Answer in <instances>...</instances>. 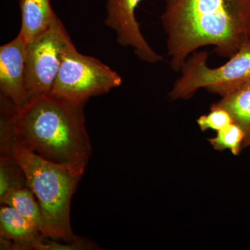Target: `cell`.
<instances>
[{"mask_svg":"<svg viewBox=\"0 0 250 250\" xmlns=\"http://www.w3.org/2000/svg\"><path fill=\"white\" fill-rule=\"evenodd\" d=\"M161 21L174 71L205 46L231 58L250 43V0H165Z\"/></svg>","mask_w":250,"mask_h":250,"instance_id":"1","label":"cell"},{"mask_svg":"<svg viewBox=\"0 0 250 250\" xmlns=\"http://www.w3.org/2000/svg\"><path fill=\"white\" fill-rule=\"evenodd\" d=\"M84 104L45 94L11 117L12 139L45 160L84 173L92 155Z\"/></svg>","mask_w":250,"mask_h":250,"instance_id":"2","label":"cell"},{"mask_svg":"<svg viewBox=\"0 0 250 250\" xmlns=\"http://www.w3.org/2000/svg\"><path fill=\"white\" fill-rule=\"evenodd\" d=\"M11 151L25 174L27 187L40 205L42 236L65 243L75 241L77 236L70 224V205L83 173L45 160L13 139Z\"/></svg>","mask_w":250,"mask_h":250,"instance_id":"3","label":"cell"},{"mask_svg":"<svg viewBox=\"0 0 250 250\" xmlns=\"http://www.w3.org/2000/svg\"><path fill=\"white\" fill-rule=\"evenodd\" d=\"M208 55L205 51L195 52L187 59L180 70L182 76L169 93L171 100H187L202 88L223 97L250 82V43L220 67H208Z\"/></svg>","mask_w":250,"mask_h":250,"instance_id":"4","label":"cell"},{"mask_svg":"<svg viewBox=\"0 0 250 250\" xmlns=\"http://www.w3.org/2000/svg\"><path fill=\"white\" fill-rule=\"evenodd\" d=\"M75 45L58 16L26 43L25 82L29 102L52 92L64 56Z\"/></svg>","mask_w":250,"mask_h":250,"instance_id":"5","label":"cell"},{"mask_svg":"<svg viewBox=\"0 0 250 250\" xmlns=\"http://www.w3.org/2000/svg\"><path fill=\"white\" fill-rule=\"evenodd\" d=\"M122 82L114 70L74 47L64 56L51 93L71 103L85 104L91 97L120 86Z\"/></svg>","mask_w":250,"mask_h":250,"instance_id":"6","label":"cell"},{"mask_svg":"<svg viewBox=\"0 0 250 250\" xmlns=\"http://www.w3.org/2000/svg\"><path fill=\"white\" fill-rule=\"evenodd\" d=\"M142 0H106L105 24L116 31L118 44L131 47L143 62L156 63L163 57L149 46L135 17V10Z\"/></svg>","mask_w":250,"mask_h":250,"instance_id":"7","label":"cell"},{"mask_svg":"<svg viewBox=\"0 0 250 250\" xmlns=\"http://www.w3.org/2000/svg\"><path fill=\"white\" fill-rule=\"evenodd\" d=\"M26 42L18 35L0 47L1 100L20 111L28 103L25 82Z\"/></svg>","mask_w":250,"mask_h":250,"instance_id":"8","label":"cell"},{"mask_svg":"<svg viewBox=\"0 0 250 250\" xmlns=\"http://www.w3.org/2000/svg\"><path fill=\"white\" fill-rule=\"evenodd\" d=\"M43 238L40 231L9 206L0 208L1 250H31Z\"/></svg>","mask_w":250,"mask_h":250,"instance_id":"9","label":"cell"},{"mask_svg":"<svg viewBox=\"0 0 250 250\" xmlns=\"http://www.w3.org/2000/svg\"><path fill=\"white\" fill-rule=\"evenodd\" d=\"M22 24L19 34L26 43L47 29L57 17L50 0H19Z\"/></svg>","mask_w":250,"mask_h":250,"instance_id":"10","label":"cell"},{"mask_svg":"<svg viewBox=\"0 0 250 250\" xmlns=\"http://www.w3.org/2000/svg\"><path fill=\"white\" fill-rule=\"evenodd\" d=\"M213 105L228 111L233 123L243 131V148L250 146V81L224 95L220 101Z\"/></svg>","mask_w":250,"mask_h":250,"instance_id":"11","label":"cell"},{"mask_svg":"<svg viewBox=\"0 0 250 250\" xmlns=\"http://www.w3.org/2000/svg\"><path fill=\"white\" fill-rule=\"evenodd\" d=\"M1 205L9 206L27 219L42 234L43 219L40 205L27 187L11 190L0 197Z\"/></svg>","mask_w":250,"mask_h":250,"instance_id":"12","label":"cell"},{"mask_svg":"<svg viewBox=\"0 0 250 250\" xmlns=\"http://www.w3.org/2000/svg\"><path fill=\"white\" fill-rule=\"evenodd\" d=\"M27 187L25 174L12 154H1L0 197L11 190Z\"/></svg>","mask_w":250,"mask_h":250,"instance_id":"13","label":"cell"},{"mask_svg":"<svg viewBox=\"0 0 250 250\" xmlns=\"http://www.w3.org/2000/svg\"><path fill=\"white\" fill-rule=\"evenodd\" d=\"M244 140L245 134L241 128L234 123H231L224 129L217 131L216 136L210 138L208 141L216 150L229 149L237 156L243 149Z\"/></svg>","mask_w":250,"mask_h":250,"instance_id":"14","label":"cell"},{"mask_svg":"<svg viewBox=\"0 0 250 250\" xmlns=\"http://www.w3.org/2000/svg\"><path fill=\"white\" fill-rule=\"evenodd\" d=\"M197 123L202 131L208 129L218 131L231 125L233 121L228 111L212 105L209 113L200 116Z\"/></svg>","mask_w":250,"mask_h":250,"instance_id":"15","label":"cell"},{"mask_svg":"<svg viewBox=\"0 0 250 250\" xmlns=\"http://www.w3.org/2000/svg\"><path fill=\"white\" fill-rule=\"evenodd\" d=\"M97 246L93 242L85 239V238L77 237L75 241L62 243L57 241L49 239L45 237L41 241L36 243L33 247V250H95Z\"/></svg>","mask_w":250,"mask_h":250,"instance_id":"16","label":"cell"}]
</instances>
